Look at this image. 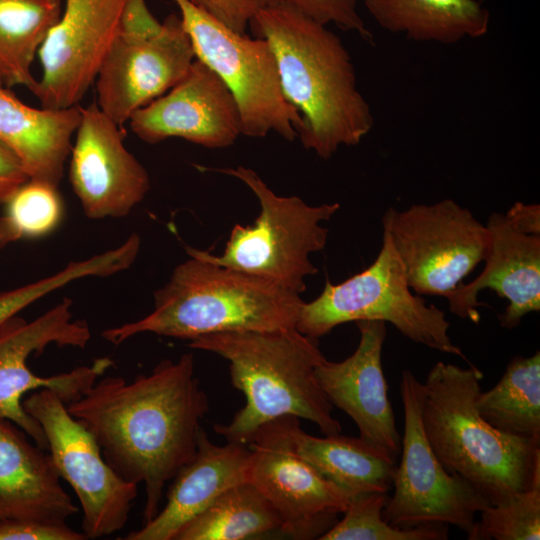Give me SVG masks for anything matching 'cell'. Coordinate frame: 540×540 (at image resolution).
Segmentation results:
<instances>
[{
    "label": "cell",
    "mask_w": 540,
    "mask_h": 540,
    "mask_svg": "<svg viewBox=\"0 0 540 540\" xmlns=\"http://www.w3.org/2000/svg\"><path fill=\"white\" fill-rule=\"evenodd\" d=\"M66 407L122 479L144 483V524L159 512L165 484L195 455L209 400L195 376L193 354L185 353L131 382L103 377Z\"/></svg>",
    "instance_id": "6da1fadb"
},
{
    "label": "cell",
    "mask_w": 540,
    "mask_h": 540,
    "mask_svg": "<svg viewBox=\"0 0 540 540\" xmlns=\"http://www.w3.org/2000/svg\"><path fill=\"white\" fill-rule=\"evenodd\" d=\"M249 26L274 53L283 95L302 118L303 147L327 160L341 146L359 144L374 120L340 38L283 4L262 6Z\"/></svg>",
    "instance_id": "7a4b0ae2"
},
{
    "label": "cell",
    "mask_w": 540,
    "mask_h": 540,
    "mask_svg": "<svg viewBox=\"0 0 540 540\" xmlns=\"http://www.w3.org/2000/svg\"><path fill=\"white\" fill-rule=\"evenodd\" d=\"M189 347L227 360L232 385L245 396V405L229 423L213 424L227 442L248 445L259 427L284 416L311 421L325 435L341 433L315 376V368L326 359L318 339L296 327L227 331L200 336Z\"/></svg>",
    "instance_id": "3957f363"
},
{
    "label": "cell",
    "mask_w": 540,
    "mask_h": 540,
    "mask_svg": "<svg viewBox=\"0 0 540 540\" xmlns=\"http://www.w3.org/2000/svg\"><path fill=\"white\" fill-rule=\"evenodd\" d=\"M482 372L437 362L422 383L421 420L442 465L495 505L540 483V440L503 433L479 414Z\"/></svg>",
    "instance_id": "277c9868"
},
{
    "label": "cell",
    "mask_w": 540,
    "mask_h": 540,
    "mask_svg": "<svg viewBox=\"0 0 540 540\" xmlns=\"http://www.w3.org/2000/svg\"><path fill=\"white\" fill-rule=\"evenodd\" d=\"M304 301L270 280L189 255L154 293L147 316L106 329L119 345L140 333L193 340L227 331H272L296 327Z\"/></svg>",
    "instance_id": "5b68a950"
},
{
    "label": "cell",
    "mask_w": 540,
    "mask_h": 540,
    "mask_svg": "<svg viewBox=\"0 0 540 540\" xmlns=\"http://www.w3.org/2000/svg\"><path fill=\"white\" fill-rule=\"evenodd\" d=\"M235 177L257 197L260 212L252 225L236 224L220 255L187 246L188 255L264 278L302 293L305 278L318 272L310 255L325 248L329 221L340 204L308 205L297 196H279L252 169L204 168Z\"/></svg>",
    "instance_id": "8992f818"
},
{
    "label": "cell",
    "mask_w": 540,
    "mask_h": 540,
    "mask_svg": "<svg viewBox=\"0 0 540 540\" xmlns=\"http://www.w3.org/2000/svg\"><path fill=\"white\" fill-rule=\"evenodd\" d=\"M412 291L396 251L383 234L373 263L339 284L327 279L320 295L303 303L296 328L318 339L340 324L380 320L415 343L466 359L449 336L444 311Z\"/></svg>",
    "instance_id": "52a82bcc"
},
{
    "label": "cell",
    "mask_w": 540,
    "mask_h": 540,
    "mask_svg": "<svg viewBox=\"0 0 540 540\" xmlns=\"http://www.w3.org/2000/svg\"><path fill=\"white\" fill-rule=\"evenodd\" d=\"M196 59L226 84L239 109L242 135L275 132L292 141L302 126L299 112L285 99L274 53L263 38L237 33L188 0H173Z\"/></svg>",
    "instance_id": "ba28073f"
},
{
    "label": "cell",
    "mask_w": 540,
    "mask_h": 540,
    "mask_svg": "<svg viewBox=\"0 0 540 540\" xmlns=\"http://www.w3.org/2000/svg\"><path fill=\"white\" fill-rule=\"evenodd\" d=\"M382 225L410 288L420 296L447 298L484 262L491 247L486 224L448 198L404 210L390 207Z\"/></svg>",
    "instance_id": "9c48e42d"
},
{
    "label": "cell",
    "mask_w": 540,
    "mask_h": 540,
    "mask_svg": "<svg viewBox=\"0 0 540 540\" xmlns=\"http://www.w3.org/2000/svg\"><path fill=\"white\" fill-rule=\"evenodd\" d=\"M399 388L404 409L401 460L383 520L399 528L454 525L468 536L476 514L489 504L469 482L447 471L430 446L421 420L422 383L405 369Z\"/></svg>",
    "instance_id": "30bf717a"
},
{
    "label": "cell",
    "mask_w": 540,
    "mask_h": 540,
    "mask_svg": "<svg viewBox=\"0 0 540 540\" xmlns=\"http://www.w3.org/2000/svg\"><path fill=\"white\" fill-rule=\"evenodd\" d=\"M72 301L60 303L27 322L17 315L0 327V418L20 427L41 449L47 451L45 433L23 408L22 398L42 388L53 390L67 405L79 399L112 365L110 357L95 359L91 365L69 372L41 377L27 365L31 354L51 345L84 348L91 338L84 320H73Z\"/></svg>",
    "instance_id": "8fae6325"
},
{
    "label": "cell",
    "mask_w": 540,
    "mask_h": 540,
    "mask_svg": "<svg viewBox=\"0 0 540 540\" xmlns=\"http://www.w3.org/2000/svg\"><path fill=\"white\" fill-rule=\"evenodd\" d=\"M22 405L41 425L59 477L78 498L86 538L121 531L137 497L138 484L125 481L111 468L93 435L68 412L53 390H35Z\"/></svg>",
    "instance_id": "7c38bea8"
},
{
    "label": "cell",
    "mask_w": 540,
    "mask_h": 540,
    "mask_svg": "<svg viewBox=\"0 0 540 540\" xmlns=\"http://www.w3.org/2000/svg\"><path fill=\"white\" fill-rule=\"evenodd\" d=\"M299 424V418L284 416L259 427L248 444L247 481L275 508L282 534L312 540L334 526L351 498L298 454Z\"/></svg>",
    "instance_id": "4fadbf2b"
},
{
    "label": "cell",
    "mask_w": 540,
    "mask_h": 540,
    "mask_svg": "<svg viewBox=\"0 0 540 540\" xmlns=\"http://www.w3.org/2000/svg\"><path fill=\"white\" fill-rule=\"evenodd\" d=\"M127 0H65L57 23L38 56L40 79L31 92L41 107L77 106L95 82L99 68L119 34Z\"/></svg>",
    "instance_id": "5bb4252c"
},
{
    "label": "cell",
    "mask_w": 540,
    "mask_h": 540,
    "mask_svg": "<svg viewBox=\"0 0 540 540\" xmlns=\"http://www.w3.org/2000/svg\"><path fill=\"white\" fill-rule=\"evenodd\" d=\"M196 59L180 16L170 14L147 39L118 34L97 73V105L118 126L162 96Z\"/></svg>",
    "instance_id": "9a60e30c"
},
{
    "label": "cell",
    "mask_w": 540,
    "mask_h": 540,
    "mask_svg": "<svg viewBox=\"0 0 540 540\" xmlns=\"http://www.w3.org/2000/svg\"><path fill=\"white\" fill-rule=\"evenodd\" d=\"M70 151L69 178L91 219L127 216L150 189L144 166L128 151L121 127L97 105L81 107Z\"/></svg>",
    "instance_id": "2e32d148"
},
{
    "label": "cell",
    "mask_w": 540,
    "mask_h": 540,
    "mask_svg": "<svg viewBox=\"0 0 540 540\" xmlns=\"http://www.w3.org/2000/svg\"><path fill=\"white\" fill-rule=\"evenodd\" d=\"M129 124L132 132L149 144L179 137L216 149L232 145L242 135L234 96L198 59L175 86L138 109Z\"/></svg>",
    "instance_id": "e0dca14e"
},
{
    "label": "cell",
    "mask_w": 540,
    "mask_h": 540,
    "mask_svg": "<svg viewBox=\"0 0 540 540\" xmlns=\"http://www.w3.org/2000/svg\"><path fill=\"white\" fill-rule=\"evenodd\" d=\"M355 323L360 339L353 354L340 362L325 359L315 368V376L332 406L355 422L359 437L396 458L401 450V438L382 368L386 322Z\"/></svg>",
    "instance_id": "ac0fdd59"
},
{
    "label": "cell",
    "mask_w": 540,
    "mask_h": 540,
    "mask_svg": "<svg viewBox=\"0 0 540 540\" xmlns=\"http://www.w3.org/2000/svg\"><path fill=\"white\" fill-rule=\"evenodd\" d=\"M486 226L491 247L482 272L471 282L461 283L446 299L451 313L478 324L477 307L482 305L478 294L490 289L507 300L499 322L513 329L525 315L540 311V235L518 230L498 212L489 216Z\"/></svg>",
    "instance_id": "d6986e66"
},
{
    "label": "cell",
    "mask_w": 540,
    "mask_h": 540,
    "mask_svg": "<svg viewBox=\"0 0 540 540\" xmlns=\"http://www.w3.org/2000/svg\"><path fill=\"white\" fill-rule=\"evenodd\" d=\"M249 458L248 445H217L201 428L196 453L173 477L165 506L124 539L174 540L180 529L220 494L247 481Z\"/></svg>",
    "instance_id": "ffe728a7"
},
{
    "label": "cell",
    "mask_w": 540,
    "mask_h": 540,
    "mask_svg": "<svg viewBox=\"0 0 540 540\" xmlns=\"http://www.w3.org/2000/svg\"><path fill=\"white\" fill-rule=\"evenodd\" d=\"M13 422L0 418V523L66 522L78 512L50 454Z\"/></svg>",
    "instance_id": "44dd1931"
},
{
    "label": "cell",
    "mask_w": 540,
    "mask_h": 540,
    "mask_svg": "<svg viewBox=\"0 0 540 540\" xmlns=\"http://www.w3.org/2000/svg\"><path fill=\"white\" fill-rule=\"evenodd\" d=\"M80 120V106L34 108L0 80V142L17 156L29 179L59 185Z\"/></svg>",
    "instance_id": "7402d4cb"
},
{
    "label": "cell",
    "mask_w": 540,
    "mask_h": 540,
    "mask_svg": "<svg viewBox=\"0 0 540 540\" xmlns=\"http://www.w3.org/2000/svg\"><path fill=\"white\" fill-rule=\"evenodd\" d=\"M383 29L420 42L457 43L489 30L490 13L477 0H362Z\"/></svg>",
    "instance_id": "603a6c76"
},
{
    "label": "cell",
    "mask_w": 540,
    "mask_h": 540,
    "mask_svg": "<svg viewBox=\"0 0 540 540\" xmlns=\"http://www.w3.org/2000/svg\"><path fill=\"white\" fill-rule=\"evenodd\" d=\"M298 454L350 498L387 493L393 487L396 458L362 440L340 433L316 437L300 424L294 431Z\"/></svg>",
    "instance_id": "cb8c5ba5"
},
{
    "label": "cell",
    "mask_w": 540,
    "mask_h": 540,
    "mask_svg": "<svg viewBox=\"0 0 540 540\" xmlns=\"http://www.w3.org/2000/svg\"><path fill=\"white\" fill-rule=\"evenodd\" d=\"M63 10L62 0H0V80L35 86L32 63Z\"/></svg>",
    "instance_id": "d4e9b609"
},
{
    "label": "cell",
    "mask_w": 540,
    "mask_h": 540,
    "mask_svg": "<svg viewBox=\"0 0 540 540\" xmlns=\"http://www.w3.org/2000/svg\"><path fill=\"white\" fill-rule=\"evenodd\" d=\"M476 407L497 430L540 440V352L511 359L498 383L480 391Z\"/></svg>",
    "instance_id": "484cf974"
},
{
    "label": "cell",
    "mask_w": 540,
    "mask_h": 540,
    "mask_svg": "<svg viewBox=\"0 0 540 540\" xmlns=\"http://www.w3.org/2000/svg\"><path fill=\"white\" fill-rule=\"evenodd\" d=\"M280 530L281 520L275 508L245 481L220 494L187 522L174 540H241Z\"/></svg>",
    "instance_id": "4316f807"
},
{
    "label": "cell",
    "mask_w": 540,
    "mask_h": 540,
    "mask_svg": "<svg viewBox=\"0 0 540 540\" xmlns=\"http://www.w3.org/2000/svg\"><path fill=\"white\" fill-rule=\"evenodd\" d=\"M387 493H368L353 497L344 517L323 534L319 540H446L449 525L427 524L399 528L388 524L382 510L388 501Z\"/></svg>",
    "instance_id": "83f0119b"
},
{
    "label": "cell",
    "mask_w": 540,
    "mask_h": 540,
    "mask_svg": "<svg viewBox=\"0 0 540 540\" xmlns=\"http://www.w3.org/2000/svg\"><path fill=\"white\" fill-rule=\"evenodd\" d=\"M480 514L469 540H539L540 483L488 505Z\"/></svg>",
    "instance_id": "f1b7e54d"
},
{
    "label": "cell",
    "mask_w": 540,
    "mask_h": 540,
    "mask_svg": "<svg viewBox=\"0 0 540 540\" xmlns=\"http://www.w3.org/2000/svg\"><path fill=\"white\" fill-rule=\"evenodd\" d=\"M6 217L21 238H37L52 232L63 216L58 186L28 179L7 200Z\"/></svg>",
    "instance_id": "f546056e"
},
{
    "label": "cell",
    "mask_w": 540,
    "mask_h": 540,
    "mask_svg": "<svg viewBox=\"0 0 540 540\" xmlns=\"http://www.w3.org/2000/svg\"><path fill=\"white\" fill-rule=\"evenodd\" d=\"M116 259L105 251L81 261H73L56 273L0 293V327L20 311L49 293L86 277H107L116 271Z\"/></svg>",
    "instance_id": "4dcf8cb0"
},
{
    "label": "cell",
    "mask_w": 540,
    "mask_h": 540,
    "mask_svg": "<svg viewBox=\"0 0 540 540\" xmlns=\"http://www.w3.org/2000/svg\"><path fill=\"white\" fill-rule=\"evenodd\" d=\"M264 5L291 6L324 25L333 23L339 28L357 33L366 41L372 34L357 11L358 0H262Z\"/></svg>",
    "instance_id": "1f68e13d"
},
{
    "label": "cell",
    "mask_w": 540,
    "mask_h": 540,
    "mask_svg": "<svg viewBox=\"0 0 540 540\" xmlns=\"http://www.w3.org/2000/svg\"><path fill=\"white\" fill-rule=\"evenodd\" d=\"M66 522L19 520L0 523V540H85Z\"/></svg>",
    "instance_id": "d6a6232c"
},
{
    "label": "cell",
    "mask_w": 540,
    "mask_h": 540,
    "mask_svg": "<svg viewBox=\"0 0 540 540\" xmlns=\"http://www.w3.org/2000/svg\"><path fill=\"white\" fill-rule=\"evenodd\" d=\"M229 29L245 34L255 13L264 6L262 0H188Z\"/></svg>",
    "instance_id": "836d02e7"
},
{
    "label": "cell",
    "mask_w": 540,
    "mask_h": 540,
    "mask_svg": "<svg viewBox=\"0 0 540 540\" xmlns=\"http://www.w3.org/2000/svg\"><path fill=\"white\" fill-rule=\"evenodd\" d=\"M162 28L148 9L145 0H127L120 18L119 33L128 37L147 39Z\"/></svg>",
    "instance_id": "e575fe53"
},
{
    "label": "cell",
    "mask_w": 540,
    "mask_h": 540,
    "mask_svg": "<svg viewBox=\"0 0 540 540\" xmlns=\"http://www.w3.org/2000/svg\"><path fill=\"white\" fill-rule=\"evenodd\" d=\"M28 179L17 156L0 142V204H5Z\"/></svg>",
    "instance_id": "d590c367"
},
{
    "label": "cell",
    "mask_w": 540,
    "mask_h": 540,
    "mask_svg": "<svg viewBox=\"0 0 540 540\" xmlns=\"http://www.w3.org/2000/svg\"><path fill=\"white\" fill-rule=\"evenodd\" d=\"M505 216L518 230L528 234L540 235L539 204L516 202L508 209Z\"/></svg>",
    "instance_id": "8d00e7d4"
},
{
    "label": "cell",
    "mask_w": 540,
    "mask_h": 540,
    "mask_svg": "<svg viewBox=\"0 0 540 540\" xmlns=\"http://www.w3.org/2000/svg\"><path fill=\"white\" fill-rule=\"evenodd\" d=\"M20 238L9 219L5 215L0 217V248Z\"/></svg>",
    "instance_id": "74e56055"
}]
</instances>
